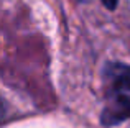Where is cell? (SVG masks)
Segmentation results:
<instances>
[{
  "instance_id": "obj_2",
  "label": "cell",
  "mask_w": 130,
  "mask_h": 128,
  "mask_svg": "<svg viewBox=\"0 0 130 128\" xmlns=\"http://www.w3.org/2000/svg\"><path fill=\"white\" fill-rule=\"evenodd\" d=\"M115 2H117V0H104V3L109 7V8H114V7H115Z\"/></svg>"
},
{
  "instance_id": "obj_4",
  "label": "cell",
  "mask_w": 130,
  "mask_h": 128,
  "mask_svg": "<svg viewBox=\"0 0 130 128\" xmlns=\"http://www.w3.org/2000/svg\"><path fill=\"white\" fill-rule=\"evenodd\" d=\"M35 128H41V126H35Z\"/></svg>"
},
{
  "instance_id": "obj_1",
  "label": "cell",
  "mask_w": 130,
  "mask_h": 128,
  "mask_svg": "<svg viewBox=\"0 0 130 128\" xmlns=\"http://www.w3.org/2000/svg\"><path fill=\"white\" fill-rule=\"evenodd\" d=\"M109 82V115L122 118L130 115V67L112 66L107 71Z\"/></svg>"
},
{
  "instance_id": "obj_3",
  "label": "cell",
  "mask_w": 130,
  "mask_h": 128,
  "mask_svg": "<svg viewBox=\"0 0 130 128\" xmlns=\"http://www.w3.org/2000/svg\"><path fill=\"white\" fill-rule=\"evenodd\" d=\"M2 113H3V107H2V100H0V117H2Z\"/></svg>"
}]
</instances>
